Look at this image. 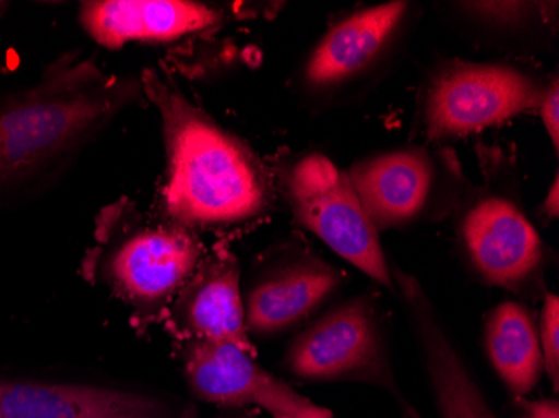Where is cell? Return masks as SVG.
<instances>
[{
	"instance_id": "cell-15",
	"label": "cell",
	"mask_w": 559,
	"mask_h": 418,
	"mask_svg": "<svg viewBox=\"0 0 559 418\" xmlns=\"http://www.w3.org/2000/svg\"><path fill=\"white\" fill-rule=\"evenodd\" d=\"M407 12V2L364 9L338 22L310 56L305 75L312 86L344 83L372 64Z\"/></svg>"
},
{
	"instance_id": "cell-3",
	"label": "cell",
	"mask_w": 559,
	"mask_h": 418,
	"mask_svg": "<svg viewBox=\"0 0 559 418\" xmlns=\"http://www.w3.org/2000/svg\"><path fill=\"white\" fill-rule=\"evenodd\" d=\"M285 367L304 382L377 386L391 395L402 418H424L399 386L379 311L369 297L335 304L298 333Z\"/></svg>"
},
{
	"instance_id": "cell-5",
	"label": "cell",
	"mask_w": 559,
	"mask_h": 418,
	"mask_svg": "<svg viewBox=\"0 0 559 418\" xmlns=\"http://www.w3.org/2000/svg\"><path fill=\"white\" fill-rule=\"evenodd\" d=\"M543 91L518 69L492 64H457L430 86L426 131L430 141L464 138L538 109Z\"/></svg>"
},
{
	"instance_id": "cell-17",
	"label": "cell",
	"mask_w": 559,
	"mask_h": 418,
	"mask_svg": "<svg viewBox=\"0 0 559 418\" xmlns=\"http://www.w3.org/2000/svg\"><path fill=\"white\" fill-rule=\"evenodd\" d=\"M539 344H542L545 372L551 380L552 392H559V300L546 294L542 315L538 320Z\"/></svg>"
},
{
	"instance_id": "cell-16",
	"label": "cell",
	"mask_w": 559,
	"mask_h": 418,
	"mask_svg": "<svg viewBox=\"0 0 559 418\" xmlns=\"http://www.w3.org/2000/svg\"><path fill=\"white\" fill-rule=\"evenodd\" d=\"M485 348L496 375L511 398L527 397L539 385L545 360L538 322L520 301H502L485 322Z\"/></svg>"
},
{
	"instance_id": "cell-19",
	"label": "cell",
	"mask_w": 559,
	"mask_h": 418,
	"mask_svg": "<svg viewBox=\"0 0 559 418\" xmlns=\"http://www.w3.org/2000/svg\"><path fill=\"white\" fill-rule=\"evenodd\" d=\"M516 418H559V404L556 398L530 401L527 397L511 398Z\"/></svg>"
},
{
	"instance_id": "cell-9",
	"label": "cell",
	"mask_w": 559,
	"mask_h": 418,
	"mask_svg": "<svg viewBox=\"0 0 559 418\" xmlns=\"http://www.w3.org/2000/svg\"><path fill=\"white\" fill-rule=\"evenodd\" d=\"M200 254V244L183 229H144L112 253L109 276L128 300L156 303L188 282Z\"/></svg>"
},
{
	"instance_id": "cell-10",
	"label": "cell",
	"mask_w": 559,
	"mask_h": 418,
	"mask_svg": "<svg viewBox=\"0 0 559 418\" xmlns=\"http://www.w3.org/2000/svg\"><path fill=\"white\" fill-rule=\"evenodd\" d=\"M342 286L337 268L316 256L295 258L263 275L248 290V332L276 335L313 315Z\"/></svg>"
},
{
	"instance_id": "cell-7",
	"label": "cell",
	"mask_w": 559,
	"mask_h": 418,
	"mask_svg": "<svg viewBox=\"0 0 559 418\" xmlns=\"http://www.w3.org/2000/svg\"><path fill=\"white\" fill-rule=\"evenodd\" d=\"M471 268L489 286L521 294L536 282L545 244L513 201L489 196L471 207L461 225Z\"/></svg>"
},
{
	"instance_id": "cell-6",
	"label": "cell",
	"mask_w": 559,
	"mask_h": 418,
	"mask_svg": "<svg viewBox=\"0 0 559 418\" xmlns=\"http://www.w3.org/2000/svg\"><path fill=\"white\" fill-rule=\"evenodd\" d=\"M183 367L191 392L219 410H257L272 418H334L332 410L298 394L237 345L190 339Z\"/></svg>"
},
{
	"instance_id": "cell-18",
	"label": "cell",
	"mask_w": 559,
	"mask_h": 418,
	"mask_svg": "<svg viewBox=\"0 0 559 418\" xmlns=\"http://www.w3.org/2000/svg\"><path fill=\"white\" fill-rule=\"evenodd\" d=\"M542 111L543 124H545L546 131H548L549 140H551L555 151L559 147V86L558 80L543 91L542 100L538 106Z\"/></svg>"
},
{
	"instance_id": "cell-1",
	"label": "cell",
	"mask_w": 559,
	"mask_h": 418,
	"mask_svg": "<svg viewBox=\"0 0 559 418\" xmlns=\"http://www.w3.org/2000/svg\"><path fill=\"white\" fill-rule=\"evenodd\" d=\"M147 86L165 126L169 215L185 225L215 226L260 213L265 184L248 151L181 94L156 80Z\"/></svg>"
},
{
	"instance_id": "cell-21",
	"label": "cell",
	"mask_w": 559,
	"mask_h": 418,
	"mask_svg": "<svg viewBox=\"0 0 559 418\" xmlns=\"http://www.w3.org/2000/svg\"><path fill=\"white\" fill-rule=\"evenodd\" d=\"M0 418H4V410H2V390H0Z\"/></svg>"
},
{
	"instance_id": "cell-2",
	"label": "cell",
	"mask_w": 559,
	"mask_h": 418,
	"mask_svg": "<svg viewBox=\"0 0 559 418\" xmlns=\"http://www.w3.org/2000/svg\"><path fill=\"white\" fill-rule=\"evenodd\" d=\"M115 94L91 64L47 75L46 83L0 108V179L55 158L111 115Z\"/></svg>"
},
{
	"instance_id": "cell-22",
	"label": "cell",
	"mask_w": 559,
	"mask_h": 418,
	"mask_svg": "<svg viewBox=\"0 0 559 418\" xmlns=\"http://www.w3.org/2000/svg\"><path fill=\"white\" fill-rule=\"evenodd\" d=\"M0 5H2V4H0Z\"/></svg>"
},
{
	"instance_id": "cell-4",
	"label": "cell",
	"mask_w": 559,
	"mask_h": 418,
	"mask_svg": "<svg viewBox=\"0 0 559 418\" xmlns=\"http://www.w3.org/2000/svg\"><path fill=\"white\" fill-rule=\"evenodd\" d=\"M295 219L372 282L397 295L379 229L367 215L347 175L322 154L297 163L287 181Z\"/></svg>"
},
{
	"instance_id": "cell-20",
	"label": "cell",
	"mask_w": 559,
	"mask_h": 418,
	"mask_svg": "<svg viewBox=\"0 0 559 418\" xmlns=\"http://www.w3.org/2000/svg\"><path fill=\"white\" fill-rule=\"evenodd\" d=\"M545 213L551 218H558L559 215V181L558 178L552 181L551 190L548 191V196H546L545 204Z\"/></svg>"
},
{
	"instance_id": "cell-13",
	"label": "cell",
	"mask_w": 559,
	"mask_h": 418,
	"mask_svg": "<svg viewBox=\"0 0 559 418\" xmlns=\"http://www.w3.org/2000/svg\"><path fill=\"white\" fill-rule=\"evenodd\" d=\"M218 19L213 9L183 0H105L86 2L81 11L84 29L111 49L131 40L180 39L209 29Z\"/></svg>"
},
{
	"instance_id": "cell-8",
	"label": "cell",
	"mask_w": 559,
	"mask_h": 418,
	"mask_svg": "<svg viewBox=\"0 0 559 418\" xmlns=\"http://www.w3.org/2000/svg\"><path fill=\"white\" fill-rule=\"evenodd\" d=\"M397 297L407 311L423 354L439 418H499L469 365L442 326L435 304L416 276L391 266Z\"/></svg>"
},
{
	"instance_id": "cell-14",
	"label": "cell",
	"mask_w": 559,
	"mask_h": 418,
	"mask_svg": "<svg viewBox=\"0 0 559 418\" xmlns=\"http://www.w3.org/2000/svg\"><path fill=\"white\" fill-rule=\"evenodd\" d=\"M347 178L376 228L388 229L423 212L432 187V166L423 151H394L355 165Z\"/></svg>"
},
{
	"instance_id": "cell-12",
	"label": "cell",
	"mask_w": 559,
	"mask_h": 418,
	"mask_svg": "<svg viewBox=\"0 0 559 418\" xmlns=\"http://www.w3.org/2000/svg\"><path fill=\"white\" fill-rule=\"evenodd\" d=\"M176 326L188 339L226 342L253 355L240 294V268L230 253L213 254L181 286Z\"/></svg>"
},
{
	"instance_id": "cell-11",
	"label": "cell",
	"mask_w": 559,
	"mask_h": 418,
	"mask_svg": "<svg viewBox=\"0 0 559 418\" xmlns=\"http://www.w3.org/2000/svg\"><path fill=\"white\" fill-rule=\"evenodd\" d=\"M4 418H187L146 395L61 383L0 382Z\"/></svg>"
}]
</instances>
